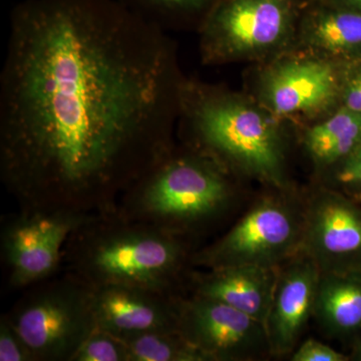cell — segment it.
Returning <instances> with one entry per match:
<instances>
[{"mask_svg": "<svg viewBox=\"0 0 361 361\" xmlns=\"http://www.w3.org/2000/svg\"><path fill=\"white\" fill-rule=\"evenodd\" d=\"M135 16L164 32L199 28L219 0H118Z\"/></svg>", "mask_w": 361, "mask_h": 361, "instance_id": "cell-18", "label": "cell"}, {"mask_svg": "<svg viewBox=\"0 0 361 361\" xmlns=\"http://www.w3.org/2000/svg\"><path fill=\"white\" fill-rule=\"evenodd\" d=\"M301 252L323 273L361 271V208L329 188L304 202Z\"/></svg>", "mask_w": 361, "mask_h": 361, "instance_id": "cell-7", "label": "cell"}, {"mask_svg": "<svg viewBox=\"0 0 361 361\" xmlns=\"http://www.w3.org/2000/svg\"><path fill=\"white\" fill-rule=\"evenodd\" d=\"M178 329L208 360H254L270 355L265 325L232 306L198 295L177 315Z\"/></svg>", "mask_w": 361, "mask_h": 361, "instance_id": "cell-8", "label": "cell"}, {"mask_svg": "<svg viewBox=\"0 0 361 361\" xmlns=\"http://www.w3.org/2000/svg\"><path fill=\"white\" fill-rule=\"evenodd\" d=\"M70 229L68 220L56 217L33 218L14 227L6 243L14 281L30 283L49 274Z\"/></svg>", "mask_w": 361, "mask_h": 361, "instance_id": "cell-14", "label": "cell"}, {"mask_svg": "<svg viewBox=\"0 0 361 361\" xmlns=\"http://www.w3.org/2000/svg\"><path fill=\"white\" fill-rule=\"evenodd\" d=\"M277 271L252 265L216 268L201 282L198 295L228 304L265 325Z\"/></svg>", "mask_w": 361, "mask_h": 361, "instance_id": "cell-15", "label": "cell"}, {"mask_svg": "<svg viewBox=\"0 0 361 361\" xmlns=\"http://www.w3.org/2000/svg\"><path fill=\"white\" fill-rule=\"evenodd\" d=\"M304 205L286 195L261 199L205 253L216 268L252 265L279 268L302 248Z\"/></svg>", "mask_w": 361, "mask_h": 361, "instance_id": "cell-4", "label": "cell"}, {"mask_svg": "<svg viewBox=\"0 0 361 361\" xmlns=\"http://www.w3.org/2000/svg\"><path fill=\"white\" fill-rule=\"evenodd\" d=\"M320 272L302 252L277 271L265 329L270 355H291L314 313Z\"/></svg>", "mask_w": 361, "mask_h": 361, "instance_id": "cell-11", "label": "cell"}, {"mask_svg": "<svg viewBox=\"0 0 361 361\" xmlns=\"http://www.w3.org/2000/svg\"><path fill=\"white\" fill-rule=\"evenodd\" d=\"M313 317L337 338L361 334V271L320 274Z\"/></svg>", "mask_w": 361, "mask_h": 361, "instance_id": "cell-16", "label": "cell"}, {"mask_svg": "<svg viewBox=\"0 0 361 361\" xmlns=\"http://www.w3.org/2000/svg\"><path fill=\"white\" fill-rule=\"evenodd\" d=\"M180 252L175 242L153 234H125L97 247L90 258L104 284L149 289L173 272Z\"/></svg>", "mask_w": 361, "mask_h": 361, "instance_id": "cell-10", "label": "cell"}, {"mask_svg": "<svg viewBox=\"0 0 361 361\" xmlns=\"http://www.w3.org/2000/svg\"><path fill=\"white\" fill-rule=\"evenodd\" d=\"M306 0H219L199 33L206 66L265 63L295 47Z\"/></svg>", "mask_w": 361, "mask_h": 361, "instance_id": "cell-3", "label": "cell"}, {"mask_svg": "<svg viewBox=\"0 0 361 361\" xmlns=\"http://www.w3.org/2000/svg\"><path fill=\"white\" fill-rule=\"evenodd\" d=\"M13 327L30 355L71 357L92 329L87 299L47 294L23 308Z\"/></svg>", "mask_w": 361, "mask_h": 361, "instance_id": "cell-9", "label": "cell"}, {"mask_svg": "<svg viewBox=\"0 0 361 361\" xmlns=\"http://www.w3.org/2000/svg\"><path fill=\"white\" fill-rule=\"evenodd\" d=\"M353 357L355 360L361 361V337L355 339Z\"/></svg>", "mask_w": 361, "mask_h": 361, "instance_id": "cell-26", "label": "cell"}, {"mask_svg": "<svg viewBox=\"0 0 361 361\" xmlns=\"http://www.w3.org/2000/svg\"><path fill=\"white\" fill-rule=\"evenodd\" d=\"M142 201L151 212L196 220L219 211L231 196L227 171L198 149L167 156L144 176Z\"/></svg>", "mask_w": 361, "mask_h": 361, "instance_id": "cell-6", "label": "cell"}, {"mask_svg": "<svg viewBox=\"0 0 361 361\" xmlns=\"http://www.w3.org/2000/svg\"><path fill=\"white\" fill-rule=\"evenodd\" d=\"M71 357L78 361L128 360L127 349L122 339L94 326L82 339Z\"/></svg>", "mask_w": 361, "mask_h": 361, "instance_id": "cell-20", "label": "cell"}, {"mask_svg": "<svg viewBox=\"0 0 361 361\" xmlns=\"http://www.w3.org/2000/svg\"><path fill=\"white\" fill-rule=\"evenodd\" d=\"M341 106L361 114V58L342 61Z\"/></svg>", "mask_w": 361, "mask_h": 361, "instance_id": "cell-21", "label": "cell"}, {"mask_svg": "<svg viewBox=\"0 0 361 361\" xmlns=\"http://www.w3.org/2000/svg\"><path fill=\"white\" fill-rule=\"evenodd\" d=\"M336 169V180L338 184L361 190V141Z\"/></svg>", "mask_w": 361, "mask_h": 361, "instance_id": "cell-23", "label": "cell"}, {"mask_svg": "<svg viewBox=\"0 0 361 361\" xmlns=\"http://www.w3.org/2000/svg\"><path fill=\"white\" fill-rule=\"evenodd\" d=\"M361 141V114L339 106L304 130L305 151L318 171L336 168Z\"/></svg>", "mask_w": 361, "mask_h": 361, "instance_id": "cell-17", "label": "cell"}, {"mask_svg": "<svg viewBox=\"0 0 361 361\" xmlns=\"http://www.w3.org/2000/svg\"><path fill=\"white\" fill-rule=\"evenodd\" d=\"M30 353L16 334L13 327L2 325L0 331V360H27Z\"/></svg>", "mask_w": 361, "mask_h": 361, "instance_id": "cell-24", "label": "cell"}, {"mask_svg": "<svg viewBox=\"0 0 361 361\" xmlns=\"http://www.w3.org/2000/svg\"><path fill=\"white\" fill-rule=\"evenodd\" d=\"M324 1L361 13V0H324Z\"/></svg>", "mask_w": 361, "mask_h": 361, "instance_id": "cell-25", "label": "cell"}, {"mask_svg": "<svg viewBox=\"0 0 361 361\" xmlns=\"http://www.w3.org/2000/svg\"><path fill=\"white\" fill-rule=\"evenodd\" d=\"M148 291L127 285L104 284L87 299L92 326L118 338L154 330L178 329L177 315Z\"/></svg>", "mask_w": 361, "mask_h": 361, "instance_id": "cell-12", "label": "cell"}, {"mask_svg": "<svg viewBox=\"0 0 361 361\" xmlns=\"http://www.w3.org/2000/svg\"><path fill=\"white\" fill-rule=\"evenodd\" d=\"M294 49L336 61L361 58V13L324 0H306Z\"/></svg>", "mask_w": 361, "mask_h": 361, "instance_id": "cell-13", "label": "cell"}, {"mask_svg": "<svg viewBox=\"0 0 361 361\" xmlns=\"http://www.w3.org/2000/svg\"><path fill=\"white\" fill-rule=\"evenodd\" d=\"M121 339L127 349L128 360H208L184 338L179 329L154 330Z\"/></svg>", "mask_w": 361, "mask_h": 361, "instance_id": "cell-19", "label": "cell"}, {"mask_svg": "<svg viewBox=\"0 0 361 361\" xmlns=\"http://www.w3.org/2000/svg\"><path fill=\"white\" fill-rule=\"evenodd\" d=\"M281 121L254 97L185 80L177 123L190 147L235 171L287 191Z\"/></svg>", "mask_w": 361, "mask_h": 361, "instance_id": "cell-2", "label": "cell"}, {"mask_svg": "<svg viewBox=\"0 0 361 361\" xmlns=\"http://www.w3.org/2000/svg\"><path fill=\"white\" fill-rule=\"evenodd\" d=\"M342 61L293 49L262 63L256 99L280 121L322 120L341 106Z\"/></svg>", "mask_w": 361, "mask_h": 361, "instance_id": "cell-5", "label": "cell"}, {"mask_svg": "<svg viewBox=\"0 0 361 361\" xmlns=\"http://www.w3.org/2000/svg\"><path fill=\"white\" fill-rule=\"evenodd\" d=\"M293 361H348L349 356L314 338L306 339L291 353Z\"/></svg>", "mask_w": 361, "mask_h": 361, "instance_id": "cell-22", "label": "cell"}, {"mask_svg": "<svg viewBox=\"0 0 361 361\" xmlns=\"http://www.w3.org/2000/svg\"><path fill=\"white\" fill-rule=\"evenodd\" d=\"M185 78L167 32L118 0H23L0 73V164L37 201L103 196L168 155Z\"/></svg>", "mask_w": 361, "mask_h": 361, "instance_id": "cell-1", "label": "cell"}]
</instances>
